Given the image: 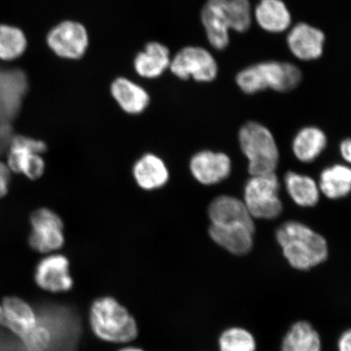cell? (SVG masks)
<instances>
[{
	"label": "cell",
	"instance_id": "1",
	"mask_svg": "<svg viewBox=\"0 0 351 351\" xmlns=\"http://www.w3.org/2000/svg\"><path fill=\"white\" fill-rule=\"evenodd\" d=\"M283 256L293 269L307 271L327 261V241L304 223L288 221L276 232Z\"/></svg>",
	"mask_w": 351,
	"mask_h": 351
},
{
	"label": "cell",
	"instance_id": "2",
	"mask_svg": "<svg viewBox=\"0 0 351 351\" xmlns=\"http://www.w3.org/2000/svg\"><path fill=\"white\" fill-rule=\"evenodd\" d=\"M90 322L96 337L113 343H125L138 336L135 319L116 300L104 297L91 306Z\"/></svg>",
	"mask_w": 351,
	"mask_h": 351
},
{
	"label": "cell",
	"instance_id": "3",
	"mask_svg": "<svg viewBox=\"0 0 351 351\" xmlns=\"http://www.w3.org/2000/svg\"><path fill=\"white\" fill-rule=\"evenodd\" d=\"M302 78L300 69L295 64L267 61L241 70L236 82L244 93L253 95L266 89L291 91L300 84Z\"/></svg>",
	"mask_w": 351,
	"mask_h": 351
},
{
	"label": "cell",
	"instance_id": "4",
	"mask_svg": "<svg viewBox=\"0 0 351 351\" xmlns=\"http://www.w3.org/2000/svg\"><path fill=\"white\" fill-rule=\"evenodd\" d=\"M239 141L248 160L251 176L275 173L279 164V150L274 136L267 127L254 121L245 123L239 130Z\"/></svg>",
	"mask_w": 351,
	"mask_h": 351
},
{
	"label": "cell",
	"instance_id": "5",
	"mask_svg": "<svg viewBox=\"0 0 351 351\" xmlns=\"http://www.w3.org/2000/svg\"><path fill=\"white\" fill-rule=\"evenodd\" d=\"M275 173L252 176L244 188V204L253 219H274L283 210Z\"/></svg>",
	"mask_w": 351,
	"mask_h": 351
},
{
	"label": "cell",
	"instance_id": "6",
	"mask_svg": "<svg viewBox=\"0 0 351 351\" xmlns=\"http://www.w3.org/2000/svg\"><path fill=\"white\" fill-rule=\"evenodd\" d=\"M29 222L32 232L29 244L34 251L49 254L64 247V221L55 210L48 208H38L30 216Z\"/></svg>",
	"mask_w": 351,
	"mask_h": 351
},
{
	"label": "cell",
	"instance_id": "7",
	"mask_svg": "<svg viewBox=\"0 0 351 351\" xmlns=\"http://www.w3.org/2000/svg\"><path fill=\"white\" fill-rule=\"evenodd\" d=\"M47 149V144L42 140L15 136L10 143L7 165L11 172L23 174L33 181L38 180L45 173L43 155Z\"/></svg>",
	"mask_w": 351,
	"mask_h": 351
},
{
	"label": "cell",
	"instance_id": "8",
	"mask_svg": "<svg viewBox=\"0 0 351 351\" xmlns=\"http://www.w3.org/2000/svg\"><path fill=\"white\" fill-rule=\"evenodd\" d=\"M169 68L182 80L192 77L201 82L215 80L218 73L216 60L209 51L199 47H186L171 60Z\"/></svg>",
	"mask_w": 351,
	"mask_h": 351
},
{
	"label": "cell",
	"instance_id": "9",
	"mask_svg": "<svg viewBox=\"0 0 351 351\" xmlns=\"http://www.w3.org/2000/svg\"><path fill=\"white\" fill-rule=\"evenodd\" d=\"M47 43L60 58L78 60L84 56L89 47V34L80 22L64 21L48 32Z\"/></svg>",
	"mask_w": 351,
	"mask_h": 351
},
{
	"label": "cell",
	"instance_id": "10",
	"mask_svg": "<svg viewBox=\"0 0 351 351\" xmlns=\"http://www.w3.org/2000/svg\"><path fill=\"white\" fill-rule=\"evenodd\" d=\"M34 279L39 287L52 293L69 291L73 285L69 261L59 254H49L38 263Z\"/></svg>",
	"mask_w": 351,
	"mask_h": 351
},
{
	"label": "cell",
	"instance_id": "11",
	"mask_svg": "<svg viewBox=\"0 0 351 351\" xmlns=\"http://www.w3.org/2000/svg\"><path fill=\"white\" fill-rule=\"evenodd\" d=\"M190 170L193 177L202 185H216L229 178L232 162L225 153L202 151L192 156Z\"/></svg>",
	"mask_w": 351,
	"mask_h": 351
},
{
	"label": "cell",
	"instance_id": "12",
	"mask_svg": "<svg viewBox=\"0 0 351 351\" xmlns=\"http://www.w3.org/2000/svg\"><path fill=\"white\" fill-rule=\"evenodd\" d=\"M38 315L27 302L16 297H7L0 304V328L21 339L36 326Z\"/></svg>",
	"mask_w": 351,
	"mask_h": 351
},
{
	"label": "cell",
	"instance_id": "13",
	"mask_svg": "<svg viewBox=\"0 0 351 351\" xmlns=\"http://www.w3.org/2000/svg\"><path fill=\"white\" fill-rule=\"evenodd\" d=\"M132 175L136 185L147 192L165 187L170 178L169 170L165 160L150 152L143 154L134 162Z\"/></svg>",
	"mask_w": 351,
	"mask_h": 351
},
{
	"label": "cell",
	"instance_id": "14",
	"mask_svg": "<svg viewBox=\"0 0 351 351\" xmlns=\"http://www.w3.org/2000/svg\"><path fill=\"white\" fill-rule=\"evenodd\" d=\"M212 225L245 226L256 229L254 219L243 201L235 197L221 195L216 197L208 208Z\"/></svg>",
	"mask_w": 351,
	"mask_h": 351
},
{
	"label": "cell",
	"instance_id": "15",
	"mask_svg": "<svg viewBox=\"0 0 351 351\" xmlns=\"http://www.w3.org/2000/svg\"><path fill=\"white\" fill-rule=\"evenodd\" d=\"M324 41L326 36L322 30L306 23L296 25L287 37L292 54L306 61L317 60L322 56Z\"/></svg>",
	"mask_w": 351,
	"mask_h": 351
},
{
	"label": "cell",
	"instance_id": "16",
	"mask_svg": "<svg viewBox=\"0 0 351 351\" xmlns=\"http://www.w3.org/2000/svg\"><path fill=\"white\" fill-rule=\"evenodd\" d=\"M226 0H208L201 12L208 41L217 50L225 49L230 43V25L226 12Z\"/></svg>",
	"mask_w": 351,
	"mask_h": 351
},
{
	"label": "cell",
	"instance_id": "17",
	"mask_svg": "<svg viewBox=\"0 0 351 351\" xmlns=\"http://www.w3.org/2000/svg\"><path fill=\"white\" fill-rule=\"evenodd\" d=\"M110 91L118 106L128 115L143 114L151 103L150 95L147 90L127 77L116 78L112 82Z\"/></svg>",
	"mask_w": 351,
	"mask_h": 351
},
{
	"label": "cell",
	"instance_id": "18",
	"mask_svg": "<svg viewBox=\"0 0 351 351\" xmlns=\"http://www.w3.org/2000/svg\"><path fill=\"white\" fill-rule=\"evenodd\" d=\"M256 229L245 226H217L209 227V235L215 243L235 256H245L252 251Z\"/></svg>",
	"mask_w": 351,
	"mask_h": 351
},
{
	"label": "cell",
	"instance_id": "19",
	"mask_svg": "<svg viewBox=\"0 0 351 351\" xmlns=\"http://www.w3.org/2000/svg\"><path fill=\"white\" fill-rule=\"evenodd\" d=\"M169 48L158 42H151L135 56L134 67L140 77L147 79L159 77L169 68Z\"/></svg>",
	"mask_w": 351,
	"mask_h": 351
},
{
	"label": "cell",
	"instance_id": "20",
	"mask_svg": "<svg viewBox=\"0 0 351 351\" xmlns=\"http://www.w3.org/2000/svg\"><path fill=\"white\" fill-rule=\"evenodd\" d=\"M258 24L270 33H282L291 24V12L282 0H261L254 11Z\"/></svg>",
	"mask_w": 351,
	"mask_h": 351
},
{
	"label": "cell",
	"instance_id": "21",
	"mask_svg": "<svg viewBox=\"0 0 351 351\" xmlns=\"http://www.w3.org/2000/svg\"><path fill=\"white\" fill-rule=\"evenodd\" d=\"M327 146V137L315 126H307L298 132L293 138V155L302 163H311L322 155Z\"/></svg>",
	"mask_w": 351,
	"mask_h": 351
},
{
	"label": "cell",
	"instance_id": "22",
	"mask_svg": "<svg viewBox=\"0 0 351 351\" xmlns=\"http://www.w3.org/2000/svg\"><path fill=\"white\" fill-rule=\"evenodd\" d=\"M285 184L289 197L300 207L313 208L318 204V184L309 176L288 172L285 175Z\"/></svg>",
	"mask_w": 351,
	"mask_h": 351
},
{
	"label": "cell",
	"instance_id": "23",
	"mask_svg": "<svg viewBox=\"0 0 351 351\" xmlns=\"http://www.w3.org/2000/svg\"><path fill=\"white\" fill-rule=\"evenodd\" d=\"M319 191L330 199H339L349 195L351 171L348 166L335 165L324 169L319 176Z\"/></svg>",
	"mask_w": 351,
	"mask_h": 351
},
{
	"label": "cell",
	"instance_id": "24",
	"mask_svg": "<svg viewBox=\"0 0 351 351\" xmlns=\"http://www.w3.org/2000/svg\"><path fill=\"white\" fill-rule=\"evenodd\" d=\"M280 351H322V340L309 322H298L285 336Z\"/></svg>",
	"mask_w": 351,
	"mask_h": 351
},
{
	"label": "cell",
	"instance_id": "25",
	"mask_svg": "<svg viewBox=\"0 0 351 351\" xmlns=\"http://www.w3.org/2000/svg\"><path fill=\"white\" fill-rule=\"evenodd\" d=\"M29 40L24 30L19 26L0 24V61L13 62L27 51Z\"/></svg>",
	"mask_w": 351,
	"mask_h": 351
},
{
	"label": "cell",
	"instance_id": "26",
	"mask_svg": "<svg viewBox=\"0 0 351 351\" xmlns=\"http://www.w3.org/2000/svg\"><path fill=\"white\" fill-rule=\"evenodd\" d=\"M219 351H256V341L251 332L243 328H230L219 339Z\"/></svg>",
	"mask_w": 351,
	"mask_h": 351
},
{
	"label": "cell",
	"instance_id": "27",
	"mask_svg": "<svg viewBox=\"0 0 351 351\" xmlns=\"http://www.w3.org/2000/svg\"><path fill=\"white\" fill-rule=\"evenodd\" d=\"M225 8L230 29L244 33L251 27L252 12L249 0H226Z\"/></svg>",
	"mask_w": 351,
	"mask_h": 351
},
{
	"label": "cell",
	"instance_id": "28",
	"mask_svg": "<svg viewBox=\"0 0 351 351\" xmlns=\"http://www.w3.org/2000/svg\"><path fill=\"white\" fill-rule=\"evenodd\" d=\"M38 324L32 331L19 339L25 351H49L54 342L52 328L38 317Z\"/></svg>",
	"mask_w": 351,
	"mask_h": 351
},
{
	"label": "cell",
	"instance_id": "29",
	"mask_svg": "<svg viewBox=\"0 0 351 351\" xmlns=\"http://www.w3.org/2000/svg\"><path fill=\"white\" fill-rule=\"evenodd\" d=\"M0 351H25L17 337L0 328Z\"/></svg>",
	"mask_w": 351,
	"mask_h": 351
},
{
	"label": "cell",
	"instance_id": "30",
	"mask_svg": "<svg viewBox=\"0 0 351 351\" xmlns=\"http://www.w3.org/2000/svg\"><path fill=\"white\" fill-rule=\"evenodd\" d=\"M11 182V170L0 161V199L8 194Z\"/></svg>",
	"mask_w": 351,
	"mask_h": 351
},
{
	"label": "cell",
	"instance_id": "31",
	"mask_svg": "<svg viewBox=\"0 0 351 351\" xmlns=\"http://www.w3.org/2000/svg\"><path fill=\"white\" fill-rule=\"evenodd\" d=\"M339 351H351V332L350 329L342 333L339 341Z\"/></svg>",
	"mask_w": 351,
	"mask_h": 351
},
{
	"label": "cell",
	"instance_id": "32",
	"mask_svg": "<svg viewBox=\"0 0 351 351\" xmlns=\"http://www.w3.org/2000/svg\"><path fill=\"white\" fill-rule=\"evenodd\" d=\"M340 152L342 158L348 163L351 161V142L350 138H346L340 145Z\"/></svg>",
	"mask_w": 351,
	"mask_h": 351
},
{
	"label": "cell",
	"instance_id": "33",
	"mask_svg": "<svg viewBox=\"0 0 351 351\" xmlns=\"http://www.w3.org/2000/svg\"><path fill=\"white\" fill-rule=\"evenodd\" d=\"M119 351H143V350L141 349L135 348H127L122 349Z\"/></svg>",
	"mask_w": 351,
	"mask_h": 351
}]
</instances>
